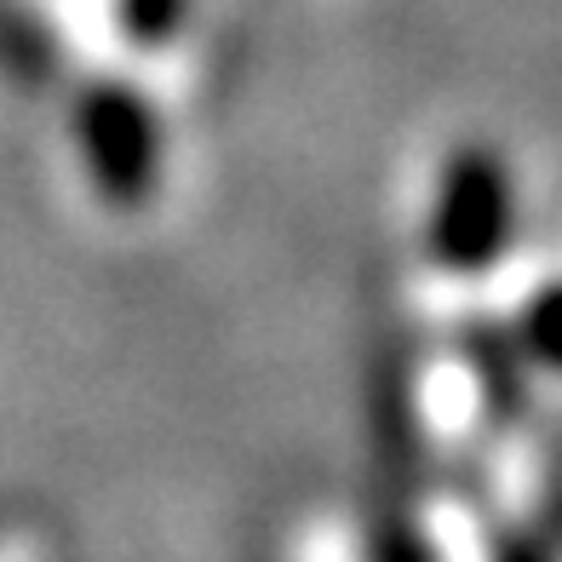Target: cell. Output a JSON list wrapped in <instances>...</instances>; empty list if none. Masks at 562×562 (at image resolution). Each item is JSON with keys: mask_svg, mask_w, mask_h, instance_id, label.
Listing matches in <instances>:
<instances>
[{"mask_svg": "<svg viewBox=\"0 0 562 562\" xmlns=\"http://www.w3.org/2000/svg\"><path fill=\"white\" fill-rule=\"evenodd\" d=\"M368 430H373L368 562H437L419 528V419L402 368H385L373 379Z\"/></svg>", "mask_w": 562, "mask_h": 562, "instance_id": "2", "label": "cell"}, {"mask_svg": "<svg viewBox=\"0 0 562 562\" xmlns=\"http://www.w3.org/2000/svg\"><path fill=\"white\" fill-rule=\"evenodd\" d=\"M465 350H471V368H476V385H482V402H488L494 419H517L522 414V345L517 334H499V327L476 322L465 334Z\"/></svg>", "mask_w": 562, "mask_h": 562, "instance_id": "4", "label": "cell"}, {"mask_svg": "<svg viewBox=\"0 0 562 562\" xmlns=\"http://www.w3.org/2000/svg\"><path fill=\"white\" fill-rule=\"evenodd\" d=\"M517 345L528 362L562 373V281H551V288H540L528 299V311L517 322Z\"/></svg>", "mask_w": 562, "mask_h": 562, "instance_id": "5", "label": "cell"}, {"mask_svg": "<svg viewBox=\"0 0 562 562\" xmlns=\"http://www.w3.org/2000/svg\"><path fill=\"white\" fill-rule=\"evenodd\" d=\"M488 557L494 562H557L551 546L533 540V533H522V528H499L494 540H488Z\"/></svg>", "mask_w": 562, "mask_h": 562, "instance_id": "7", "label": "cell"}, {"mask_svg": "<svg viewBox=\"0 0 562 562\" xmlns=\"http://www.w3.org/2000/svg\"><path fill=\"white\" fill-rule=\"evenodd\" d=\"M184 7L190 0H121V35L133 46H161L178 35Z\"/></svg>", "mask_w": 562, "mask_h": 562, "instance_id": "6", "label": "cell"}, {"mask_svg": "<svg viewBox=\"0 0 562 562\" xmlns=\"http://www.w3.org/2000/svg\"><path fill=\"white\" fill-rule=\"evenodd\" d=\"M510 236H517V190H510V167L488 144H459L442 161L437 201H430V259L448 276H488Z\"/></svg>", "mask_w": 562, "mask_h": 562, "instance_id": "1", "label": "cell"}, {"mask_svg": "<svg viewBox=\"0 0 562 562\" xmlns=\"http://www.w3.org/2000/svg\"><path fill=\"white\" fill-rule=\"evenodd\" d=\"M75 144H81L87 172L104 201H115V207L149 201L161 178V126L133 87L115 81L87 87L81 104H75Z\"/></svg>", "mask_w": 562, "mask_h": 562, "instance_id": "3", "label": "cell"}]
</instances>
